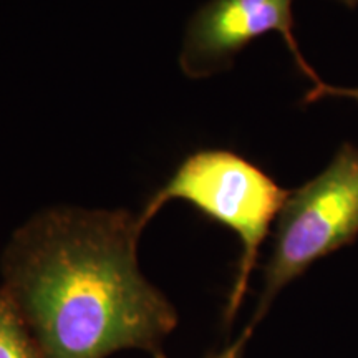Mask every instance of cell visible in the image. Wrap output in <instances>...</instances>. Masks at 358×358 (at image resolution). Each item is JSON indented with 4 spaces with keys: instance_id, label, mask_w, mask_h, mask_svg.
I'll list each match as a JSON object with an SVG mask.
<instances>
[{
    "instance_id": "obj_1",
    "label": "cell",
    "mask_w": 358,
    "mask_h": 358,
    "mask_svg": "<svg viewBox=\"0 0 358 358\" xmlns=\"http://www.w3.org/2000/svg\"><path fill=\"white\" fill-rule=\"evenodd\" d=\"M143 227L124 209L50 208L12 237L3 289L42 358H106L124 348L155 355L178 313L138 264Z\"/></svg>"
},
{
    "instance_id": "obj_2",
    "label": "cell",
    "mask_w": 358,
    "mask_h": 358,
    "mask_svg": "<svg viewBox=\"0 0 358 358\" xmlns=\"http://www.w3.org/2000/svg\"><path fill=\"white\" fill-rule=\"evenodd\" d=\"M289 192L241 155L227 150H201L187 156L166 185L151 196L138 221L145 229L164 204L181 199L239 237L243 250L224 310V320L231 325L243 306L261 245Z\"/></svg>"
},
{
    "instance_id": "obj_3",
    "label": "cell",
    "mask_w": 358,
    "mask_h": 358,
    "mask_svg": "<svg viewBox=\"0 0 358 358\" xmlns=\"http://www.w3.org/2000/svg\"><path fill=\"white\" fill-rule=\"evenodd\" d=\"M357 237L358 146L345 143L324 171L289 192L277 217L262 290L249 325L256 329L282 290Z\"/></svg>"
},
{
    "instance_id": "obj_4",
    "label": "cell",
    "mask_w": 358,
    "mask_h": 358,
    "mask_svg": "<svg viewBox=\"0 0 358 358\" xmlns=\"http://www.w3.org/2000/svg\"><path fill=\"white\" fill-rule=\"evenodd\" d=\"M357 7L358 0H337ZM279 34L301 73L319 87L322 82L307 64L294 34V0H206L187 20L179 66L189 78H208L231 69L250 42Z\"/></svg>"
},
{
    "instance_id": "obj_5",
    "label": "cell",
    "mask_w": 358,
    "mask_h": 358,
    "mask_svg": "<svg viewBox=\"0 0 358 358\" xmlns=\"http://www.w3.org/2000/svg\"><path fill=\"white\" fill-rule=\"evenodd\" d=\"M0 358H42L37 340L3 287H0Z\"/></svg>"
},
{
    "instance_id": "obj_6",
    "label": "cell",
    "mask_w": 358,
    "mask_h": 358,
    "mask_svg": "<svg viewBox=\"0 0 358 358\" xmlns=\"http://www.w3.org/2000/svg\"><path fill=\"white\" fill-rule=\"evenodd\" d=\"M252 334H254V327L248 325L234 342L229 343L226 348H222V350L211 353V355H208L206 358H245V348H248V343L250 337H252ZM155 358H166V357L163 355V352H158L155 353Z\"/></svg>"
},
{
    "instance_id": "obj_7",
    "label": "cell",
    "mask_w": 358,
    "mask_h": 358,
    "mask_svg": "<svg viewBox=\"0 0 358 358\" xmlns=\"http://www.w3.org/2000/svg\"><path fill=\"white\" fill-rule=\"evenodd\" d=\"M327 96H340V98H350L358 103V87H332V85L322 83L319 87H312L310 92L303 98V103H315Z\"/></svg>"
}]
</instances>
